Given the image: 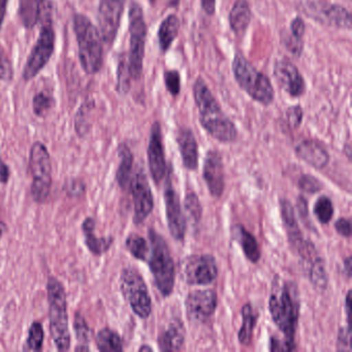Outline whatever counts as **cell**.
<instances>
[{
  "mask_svg": "<svg viewBox=\"0 0 352 352\" xmlns=\"http://www.w3.org/2000/svg\"><path fill=\"white\" fill-rule=\"evenodd\" d=\"M125 245H126V248L129 249V252L131 253L133 257L140 259V261H146L148 252H149V247H148L147 242L143 236L135 234H129Z\"/></svg>",
  "mask_w": 352,
  "mask_h": 352,
  "instance_id": "cell-35",
  "label": "cell"
},
{
  "mask_svg": "<svg viewBox=\"0 0 352 352\" xmlns=\"http://www.w3.org/2000/svg\"><path fill=\"white\" fill-rule=\"evenodd\" d=\"M140 352H143V351H152V348L150 347V346H148V345H144V346H142L141 348H140Z\"/></svg>",
  "mask_w": 352,
  "mask_h": 352,
  "instance_id": "cell-57",
  "label": "cell"
},
{
  "mask_svg": "<svg viewBox=\"0 0 352 352\" xmlns=\"http://www.w3.org/2000/svg\"><path fill=\"white\" fill-rule=\"evenodd\" d=\"M65 189H67V192L69 193V195L75 197V195H79L83 193V191L85 190V185L83 184L82 181L73 180L67 183Z\"/></svg>",
  "mask_w": 352,
  "mask_h": 352,
  "instance_id": "cell-49",
  "label": "cell"
},
{
  "mask_svg": "<svg viewBox=\"0 0 352 352\" xmlns=\"http://www.w3.org/2000/svg\"><path fill=\"white\" fill-rule=\"evenodd\" d=\"M296 207H298V215H300V219L304 222L306 226H310L309 223V212H308V203L307 199L304 197H300L296 201Z\"/></svg>",
  "mask_w": 352,
  "mask_h": 352,
  "instance_id": "cell-48",
  "label": "cell"
},
{
  "mask_svg": "<svg viewBox=\"0 0 352 352\" xmlns=\"http://www.w3.org/2000/svg\"><path fill=\"white\" fill-rule=\"evenodd\" d=\"M351 331L350 327L341 329L338 335V350L340 351H351Z\"/></svg>",
  "mask_w": 352,
  "mask_h": 352,
  "instance_id": "cell-45",
  "label": "cell"
},
{
  "mask_svg": "<svg viewBox=\"0 0 352 352\" xmlns=\"http://www.w3.org/2000/svg\"><path fill=\"white\" fill-rule=\"evenodd\" d=\"M232 67L236 83L253 100L263 106H270L273 102L275 92L265 74L257 71L240 53L234 55Z\"/></svg>",
  "mask_w": 352,
  "mask_h": 352,
  "instance_id": "cell-5",
  "label": "cell"
},
{
  "mask_svg": "<svg viewBox=\"0 0 352 352\" xmlns=\"http://www.w3.org/2000/svg\"><path fill=\"white\" fill-rule=\"evenodd\" d=\"M185 209L188 212L189 216L193 222H199L203 215V208L201 201L195 192H188L185 197Z\"/></svg>",
  "mask_w": 352,
  "mask_h": 352,
  "instance_id": "cell-39",
  "label": "cell"
},
{
  "mask_svg": "<svg viewBox=\"0 0 352 352\" xmlns=\"http://www.w3.org/2000/svg\"><path fill=\"white\" fill-rule=\"evenodd\" d=\"M129 74L133 80H139L143 74L144 57H145L146 38L147 26L144 19L143 10L137 3H133L129 8Z\"/></svg>",
  "mask_w": 352,
  "mask_h": 352,
  "instance_id": "cell-8",
  "label": "cell"
},
{
  "mask_svg": "<svg viewBox=\"0 0 352 352\" xmlns=\"http://www.w3.org/2000/svg\"><path fill=\"white\" fill-rule=\"evenodd\" d=\"M274 77L280 88L292 98H300L304 94L306 89L304 78L292 61L286 59L276 61Z\"/></svg>",
  "mask_w": 352,
  "mask_h": 352,
  "instance_id": "cell-17",
  "label": "cell"
},
{
  "mask_svg": "<svg viewBox=\"0 0 352 352\" xmlns=\"http://www.w3.org/2000/svg\"><path fill=\"white\" fill-rule=\"evenodd\" d=\"M313 211H314L315 217L321 224L329 223L333 216V203L329 197H320L315 203Z\"/></svg>",
  "mask_w": 352,
  "mask_h": 352,
  "instance_id": "cell-36",
  "label": "cell"
},
{
  "mask_svg": "<svg viewBox=\"0 0 352 352\" xmlns=\"http://www.w3.org/2000/svg\"><path fill=\"white\" fill-rule=\"evenodd\" d=\"M180 30V21L176 15H170L160 24L158 30V43L162 53L168 52Z\"/></svg>",
  "mask_w": 352,
  "mask_h": 352,
  "instance_id": "cell-28",
  "label": "cell"
},
{
  "mask_svg": "<svg viewBox=\"0 0 352 352\" xmlns=\"http://www.w3.org/2000/svg\"><path fill=\"white\" fill-rule=\"evenodd\" d=\"M74 329H75L77 340L80 345L76 348L77 351H88V343L91 340L92 331L89 325L86 322L85 318L80 313L75 315V321H74Z\"/></svg>",
  "mask_w": 352,
  "mask_h": 352,
  "instance_id": "cell-33",
  "label": "cell"
},
{
  "mask_svg": "<svg viewBox=\"0 0 352 352\" xmlns=\"http://www.w3.org/2000/svg\"><path fill=\"white\" fill-rule=\"evenodd\" d=\"M305 30H306V28H305V23L304 21H302V18H294V19L292 20V23H290V34H292L294 38L302 41Z\"/></svg>",
  "mask_w": 352,
  "mask_h": 352,
  "instance_id": "cell-46",
  "label": "cell"
},
{
  "mask_svg": "<svg viewBox=\"0 0 352 352\" xmlns=\"http://www.w3.org/2000/svg\"><path fill=\"white\" fill-rule=\"evenodd\" d=\"M232 234L234 240L240 244L245 256L251 263H257L261 258V248L256 239L249 232L244 226H234L232 228Z\"/></svg>",
  "mask_w": 352,
  "mask_h": 352,
  "instance_id": "cell-26",
  "label": "cell"
},
{
  "mask_svg": "<svg viewBox=\"0 0 352 352\" xmlns=\"http://www.w3.org/2000/svg\"><path fill=\"white\" fill-rule=\"evenodd\" d=\"M270 350H271V351H292V350L294 349L285 340H284V341H280L279 339L272 338L271 348H270Z\"/></svg>",
  "mask_w": 352,
  "mask_h": 352,
  "instance_id": "cell-50",
  "label": "cell"
},
{
  "mask_svg": "<svg viewBox=\"0 0 352 352\" xmlns=\"http://www.w3.org/2000/svg\"><path fill=\"white\" fill-rule=\"evenodd\" d=\"M193 98L199 109V122L205 131L222 143L236 141L238 135L236 126L224 114L221 107L201 78H199L193 84Z\"/></svg>",
  "mask_w": 352,
  "mask_h": 352,
  "instance_id": "cell-2",
  "label": "cell"
},
{
  "mask_svg": "<svg viewBox=\"0 0 352 352\" xmlns=\"http://www.w3.org/2000/svg\"><path fill=\"white\" fill-rule=\"evenodd\" d=\"M10 178V168L5 164L3 160H0V182L8 183Z\"/></svg>",
  "mask_w": 352,
  "mask_h": 352,
  "instance_id": "cell-52",
  "label": "cell"
},
{
  "mask_svg": "<svg viewBox=\"0 0 352 352\" xmlns=\"http://www.w3.org/2000/svg\"><path fill=\"white\" fill-rule=\"evenodd\" d=\"M335 230L340 236L349 239L351 236V223L346 218H340L335 223Z\"/></svg>",
  "mask_w": 352,
  "mask_h": 352,
  "instance_id": "cell-47",
  "label": "cell"
},
{
  "mask_svg": "<svg viewBox=\"0 0 352 352\" xmlns=\"http://www.w3.org/2000/svg\"><path fill=\"white\" fill-rule=\"evenodd\" d=\"M344 270H345L346 274H347V277H351V256H348L344 261Z\"/></svg>",
  "mask_w": 352,
  "mask_h": 352,
  "instance_id": "cell-55",
  "label": "cell"
},
{
  "mask_svg": "<svg viewBox=\"0 0 352 352\" xmlns=\"http://www.w3.org/2000/svg\"><path fill=\"white\" fill-rule=\"evenodd\" d=\"M185 343V329L180 319H175L158 337V346L162 351H179Z\"/></svg>",
  "mask_w": 352,
  "mask_h": 352,
  "instance_id": "cell-22",
  "label": "cell"
},
{
  "mask_svg": "<svg viewBox=\"0 0 352 352\" xmlns=\"http://www.w3.org/2000/svg\"><path fill=\"white\" fill-rule=\"evenodd\" d=\"M201 8L208 16H213L216 11V0H201Z\"/></svg>",
  "mask_w": 352,
  "mask_h": 352,
  "instance_id": "cell-51",
  "label": "cell"
},
{
  "mask_svg": "<svg viewBox=\"0 0 352 352\" xmlns=\"http://www.w3.org/2000/svg\"><path fill=\"white\" fill-rule=\"evenodd\" d=\"M296 153L300 160L317 170H322L329 162V154L324 146L314 140L300 142L296 147Z\"/></svg>",
  "mask_w": 352,
  "mask_h": 352,
  "instance_id": "cell-20",
  "label": "cell"
},
{
  "mask_svg": "<svg viewBox=\"0 0 352 352\" xmlns=\"http://www.w3.org/2000/svg\"><path fill=\"white\" fill-rule=\"evenodd\" d=\"M164 203L170 234L175 240L182 241L186 234V221L181 209L180 197L175 190L170 173H168V178L164 185Z\"/></svg>",
  "mask_w": 352,
  "mask_h": 352,
  "instance_id": "cell-16",
  "label": "cell"
},
{
  "mask_svg": "<svg viewBox=\"0 0 352 352\" xmlns=\"http://www.w3.org/2000/svg\"><path fill=\"white\" fill-rule=\"evenodd\" d=\"M48 7L47 0H20L19 16L23 25L28 30L36 26Z\"/></svg>",
  "mask_w": 352,
  "mask_h": 352,
  "instance_id": "cell-25",
  "label": "cell"
},
{
  "mask_svg": "<svg viewBox=\"0 0 352 352\" xmlns=\"http://www.w3.org/2000/svg\"><path fill=\"white\" fill-rule=\"evenodd\" d=\"M131 195H133V221L135 224H141L151 214L154 207L153 195L151 187L148 182L147 176L143 168H138L129 182Z\"/></svg>",
  "mask_w": 352,
  "mask_h": 352,
  "instance_id": "cell-14",
  "label": "cell"
},
{
  "mask_svg": "<svg viewBox=\"0 0 352 352\" xmlns=\"http://www.w3.org/2000/svg\"><path fill=\"white\" fill-rule=\"evenodd\" d=\"M149 267L156 287L162 296L172 294L175 285V263L168 243L154 230H149Z\"/></svg>",
  "mask_w": 352,
  "mask_h": 352,
  "instance_id": "cell-6",
  "label": "cell"
},
{
  "mask_svg": "<svg viewBox=\"0 0 352 352\" xmlns=\"http://www.w3.org/2000/svg\"><path fill=\"white\" fill-rule=\"evenodd\" d=\"M204 180L212 197L219 199L224 191V168L221 155L217 151H209L204 164Z\"/></svg>",
  "mask_w": 352,
  "mask_h": 352,
  "instance_id": "cell-19",
  "label": "cell"
},
{
  "mask_svg": "<svg viewBox=\"0 0 352 352\" xmlns=\"http://www.w3.org/2000/svg\"><path fill=\"white\" fill-rule=\"evenodd\" d=\"M96 346L102 352L123 351V343L120 336L110 329H104L96 335Z\"/></svg>",
  "mask_w": 352,
  "mask_h": 352,
  "instance_id": "cell-30",
  "label": "cell"
},
{
  "mask_svg": "<svg viewBox=\"0 0 352 352\" xmlns=\"http://www.w3.org/2000/svg\"><path fill=\"white\" fill-rule=\"evenodd\" d=\"M118 155L120 158L116 178L119 186L122 189H126L131 182V170H133V155L129 146L121 144L118 147Z\"/></svg>",
  "mask_w": 352,
  "mask_h": 352,
  "instance_id": "cell-29",
  "label": "cell"
},
{
  "mask_svg": "<svg viewBox=\"0 0 352 352\" xmlns=\"http://www.w3.org/2000/svg\"><path fill=\"white\" fill-rule=\"evenodd\" d=\"M164 83L166 89L173 96H177L181 91V76L178 71L170 69L164 72Z\"/></svg>",
  "mask_w": 352,
  "mask_h": 352,
  "instance_id": "cell-40",
  "label": "cell"
},
{
  "mask_svg": "<svg viewBox=\"0 0 352 352\" xmlns=\"http://www.w3.org/2000/svg\"><path fill=\"white\" fill-rule=\"evenodd\" d=\"M117 89L119 94H126L131 88V74H129V63L124 56L119 59L118 72H117Z\"/></svg>",
  "mask_w": 352,
  "mask_h": 352,
  "instance_id": "cell-37",
  "label": "cell"
},
{
  "mask_svg": "<svg viewBox=\"0 0 352 352\" xmlns=\"http://www.w3.org/2000/svg\"><path fill=\"white\" fill-rule=\"evenodd\" d=\"M43 25L36 46L32 49L23 71V79L30 81L46 67L55 48V32L50 17V6L43 14Z\"/></svg>",
  "mask_w": 352,
  "mask_h": 352,
  "instance_id": "cell-9",
  "label": "cell"
},
{
  "mask_svg": "<svg viewBox=\"0 0 352 352\" xmlns=\"http://www.w3.org/2000/svg\"><path fill=\"white\" fill-rule=\"evenodd\" d=\"M54 107V100L47 92H38L34 98V112L36 116L44 117Z\"/></svg>",
  "mask_w": 352,
  "mask_h": 352,
  "instance_id": "cell-38",
  "label": "cell"
},
{
  "mask_svg": "<svg viewBox=\"0 0 352 352\" xmlns=\"http://www.w3.org/2000/svg\"><path fill=\"white\" fill-rule=\"evenodd\" d=\"M12 79H13V67L5 53L0 49V80L11 81Z\"/></svg>",
  "mask_w": 352,
  "mask_h": 352,
  "instance_id": "cell-44",
  "label": "cell"
},
{
  "mask_svg": "<svg viewBox=\"0 0 352 352\" xmlns=\"http://www.w3.org/2000/svg\"><path fill=\"white\" fill-rule=\"evenodd\" d=\"M48 292L50 333L59 351H67L71 348V333L67 314V294L63 283L56 278L50 277L47 284Z\"/></svg>",
  "mask_w": 352,
  "mask_h": 352,
  "instance_id": "cell-4",
  "label": "cell"
},
{
  "mask_svg": "<svg viewBox=\"0 0 352 352\" xmlns=\"http://www.w3.org/2000/svg\"><path fill=\"white\" fill-rule=\"evenodd\" d=\"M217 307V294L212 289L191 292L185 300L186 314L190 322L201 324L207 322Z\"/></svg>",
  "mask_w": 352,
  "mask_h": 352,
  "instance_id": "cell-15",
  "label": "cell"
},
{
  "mask_svg": "<svg viewBox=\"0 0 352 352\" xmlns=\"http://www.w3.org/2000/svg\"><path fill=\"white\" fill-rule=\"evenodd\" d=\"M148 164L150 174L156 184L164 180L166 173V154H164V140L160 122L153 123L148 146Z\"/></svg>",
  "mask_w": 352,
  "mask_h": 352,
  "instance_id": "cell-18",
  "label": "cell"
},
{
  "mask_svg": "<svg viewBox=\"0 0 352 352\" xmlns=\"http://www.w3.org/2000/svg\"><path fill=\"white\" fill-rule=\"evenodd\" d=\"M74 30L77 38L82 67L88 75H96L102 69L104 63V50L100 32L82 14H77L74 17Z\"/></svg>",
  "mask_w": 352,
  "mask_h": 352,
  "instance_id": "cell-3",
  "label": "cell"
},
{
  "mask_svg": "<svg viewBox=\"0 0 352 352\" xmlns=\"http://www.w3.org/2000/svg\"><path fill=\"white\" fill-rule=\"evenodd\" d=\"M125 0H100L98 5V32L102 42L112 46L116 40L124 11Z\"/></svg>",
  "mask_w": 352,
  "mask_h": 352,
  "instance_id": "cell-12",
  "label": "cell"
},
{
  "mask_svg": "<svg viewBox=\"0 0 352 352\" xmlns=\"http://www.w3.org/2000/svg\"><path fill=\"white\" fill-rule=\"evenodd\" d=\"M183 280L190 285H209L218 276L215 258L210 254H193L181 265Z\"/></svg>",
  "mask_w": 352,
  "mask_h": 352,
  "instance_id": "cell-11",
  "label": "cell"
},
{
  "mask_svg": "<svg viewBox=\"0 0 352 352\" xmlns=\"http://www.w3.org/2000/svg\"><path fill=\"white\" fill-rule=\"evenodd\" d=\"M84 234H85V244L90 252L94 255H102L106 253L112 246L113 238H96V221L92 218H87L82 224Z\"/></svg>",
  "mask_w": 352,
  "mask_h": 352,
  "instance_id": "cell-27",
  "label": "cell"
},
{
  "mask_svg": "<svg viewBox=\"0 0 352 352\" xmlns=\"http://www.w3.org/2000/svg\"><path fill=\"white\" fill-rule=\"evenodd\" d=\"M302 109L300 106H292L286 111V119H287L288 125L292 129H296L300 126L302 121Z\"/></svg>",
  "mask_w": 352,
  "mask_h": 352,
  "instance_id": "cell-43",
  "label": "cell"
},
{
  "mask_svg": "<svg viewBox=\"0 0 352 352\" xmlns=\"http://www.w3.org/2000/svg\"><path fill=\"white\" fill-rule=\"evenodd\" d=\"M298 187L304 192L313 195L322 189V183L312 175H302L298 180Z\"/></svg>",
  "mask_w": 352,
  "mask_h": 352,
  "instance_id": "cell-41",
  "label": "cell"
},
{
  "mask_svg": "<svg viewBox=\"0 0 352 352\" xmlns=\"http://www.w3.org/2000/svg\"><path fill=\"white\" fill-rule=\"evenodd\" d=\"M45 333L43 325L36 321L30 325L28 341L24 345V351H41L44 343Z\"/></svg>",
  "mask_w": 352,
  "mask_h": 352,
  "instance_id": "cell-34",
  "label": "cell"
},
{
  "mask_svg": "<svg viewBox=\"0 0 352 352\" xmlns=\"http://www.w3.org/2000/svg\"><path fill=\"white\" fill-rule=\"evenodd\" d=\"M30 173L32 199L38 204L45 203L52 186V164L48 149L41 142H36L30 149Z\"/></svg>",
  "mask_w": 352,
  "mask_h": 352,
  "instance_id": "cell-7",
  "label": "cell"
},
{
  "mask_svg": "<svg viewBox=\"0 0 352 352\" xmlns=\"http://www.w3.org/2000/svg\"><path fill=\"white\" fill-rule=\"evenodd\" d=\"M228 20L230 28L236 36H244L251 22V10L247 0H236L230 10Z\"/></svg>",
  "mask_w": 352,
  "mask_h": 352,
  "instance_id": "cell-24",
  "label": "cell"
},
{
  "mask_svg": "<svg viewBox=\"0 0 352 352\" xmlns=\"http://www.w3.org/2000/svg\"><path fill=\"white\" fill-rule=\"evenodd\" d=\"M8 0H0V30L3 28L5 21L6 14H7Z\"/></svg>",
  "mask_w": 352,
  "mask_h": 352,
  "instance_id": "cell-53",
  "label": "cell"
},
{
  "mask_svg": "<svg viewBox=\"0 0 352 352\" xmlns=\"http://www.w3.org/2000/svg\"><path fill=\"white\" fill-rule=\"evenodd\" d=\"M350 300H351V292H347V296H346V302H345V310H346V317H347V323L348 325H349V321H350V304H351V302H350Z\"/></svg>",
  "mask_w": 352,
  "mask_h": 352,
  "instance_id": "cell-54",
  "label": "cell"
},
{
  "mask_svg": "<svg viewBox=\"0 0 352 352\" xmlns=\"http://www.w3.org/2000/svg\"><path fill=\"white\" fill-rule=\"evenodd\" d=\"M282 44L292 53L294 56L300 57L304 49L302 41L294 38L290 32H286L281 36Z\"/></svg>",
  "mask_w": 352,
  "mask_h": 352,
  "instance_id": "cell-42",
  "label": "cell"
},
{
  "mask_svg": "<svg viewBox=\"0 0 352 352\" xmlns=\"http://www.w3.org/2000/svg\"><path fill=\"white\" fill-rule=\"evenodd\" d=\"M7 232V226L3 221H0V241L3 239V234Z\"/></svg>",
  "mask_w": 352,
  "mask_h": 352,
  "instance_id": "cell-56",
  "label": "cell"
},
{
  "mask_svg": "<svg viewBox=\"0 0 352 352\" xmlns=\"http://www.w3.org/2000/svg\"><path fill=\"white\" fill-rule=\"evenodd\" d=\"M280 211H281L282 220H283L290 245L294 247V250L302 256V259L312 261L315 256H317L316 251H315L312 243L302 238V234L298 221H296L292 203L288 199H282L280 201Z\"/></svg>",
  "mask_w": 352,
  "mask_h": 352,
  "instance_id": "cell-13",
  "label": "cell"
},
{
  "mask_svg": "<svg viewBox=\"0 0 352 352\" xmlns=\"http://www.w3.org/2000/svg\"><path fill=\"white\" fill-rule=\"evenodd\" d=\"M314 16L319 18V21L327 25L341 30H351V15L342 6H323L319 9L318 14Z\"/></svg>",
  "mask_w": 352,
  "mask_h": 352,
  "instance_id": "cell-23",
  "label": "cell"
},
{
  "mask_svg": "<svg viewBox=\"0 0 352 352\" xmlns=\"http://www.w3.org/2000/svg\"><path fill=\"white\" fill-rule=\"evenodd\" d=\"M177 142L185 168L190 170H197L199 166V149L192 131L181 129L177 135Z\"/></svg>",
  "mask_w": 352,
  "mask_h": 352,
  "instance_id": "cell-21",
  "label": "cell"
},
{
  "mask_svg": "<svg viewBox=\"0 0 352 352\" xmlns=\"http://www.w3.org/2000/svg\"><path fill=\"white\" fill-rule=\"evenodd\" d=\"M300 294L296 284L281 281L276 277L269 300V309L274 323L285 337V341L296 349V333L300 316Z\"/></svg>",
  "mask_w": 352,
  "mask_h": 352,
  "instance_id": "cell-1",
  "label": "cell"
},
{
  "mask_svg": "<svg viewBox=\"0 0 352 352\" xmlns=\"http://www.w3.org/2000/svg\"><path fill=\"white\" fill-rule=\"evenodd\" d=\"M243 322L239 331V341L242 345H249L252 341L253 331H254L256 316L253 312L252 306L246 304L242 308Z\"/></svg>",
  "mask_w": 352,
  "mask_h": 352,
  "instance_id": "cell-31",
  "label": "cell"
},
{
  "mask_svg": "<svg viewBox=\"0 0 352 352\" xmlns=\"http://www.w3.org/2000/svg\"><path fill=\"white\" fill-rule=\"evenodd\" d=\"M309 278H310L311 283L317 289L324 290L327 288L329 279H327V271H325L324 261L320 257H314L310 261Z\"/></svg>",
  "mask_w": 352,
  "mask_h": 352,
  "instance_id": "cell-32",
  "label": "cell"
},
{
  "mask_svg": "<svg viewBox=\"0 0 352 352\" xmlns=\"http://www.w3.org/2000/svg\"><path fill=\"white\" fill-rule=\"evenodd\" d=\"M120 287L133 313L140 318L147 319L151 315L152 300L147 284L140 272L135 267H125L121 273Z\"/></svg>",
  "mask_w": 352,
  "mask_h": 352,
  "instance_id": "cell-10",
  "label": "cell"
}]
</instances>
